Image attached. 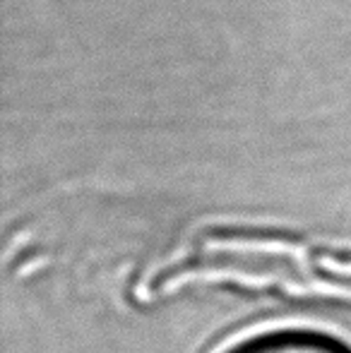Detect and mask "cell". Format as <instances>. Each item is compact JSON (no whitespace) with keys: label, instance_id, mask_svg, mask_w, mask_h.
<instances>
[{"label":"cell","instance_id":"cell-1","mask_svg":"<svg viewBox=\"0 0 351 353\" xmlns=\"http://www.w3.org/2000/svg\"><path fill=\"white\" fill-rule=\"evenodd\" d=\"M229 353H349L339 344L315 334H270L245 341Z\"/></svg>","mask_w":351,"mask_h":353}]
</instances>
